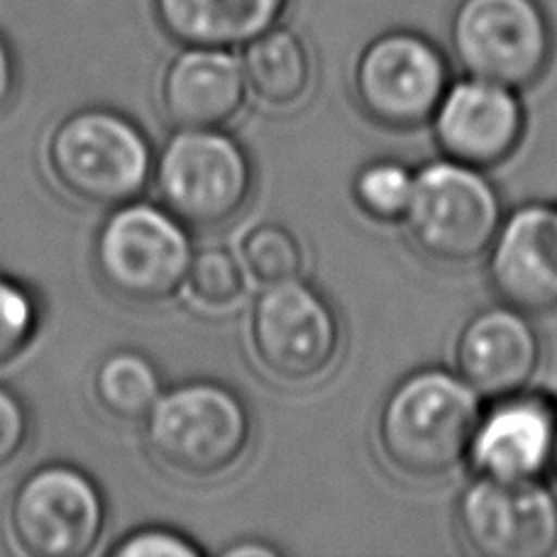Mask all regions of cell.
<instances>
[{"mask_svg":"<svg viewBox=\"0 0 557 557\" xmlns=\"http://www.w3.org/2000/svg\"><path fill=\"white\" fill-rule=\"evenodd\" d=\"M482 396L460 374L421 370L394 386L376 418V445L411 480H437L460 467L482 416Z\"/></svg>","mask_w":557,"mask_h":557,"instance_id":"1","label":"cell"},{"mask_svg":"<svg viewBox=\"0 0 557 557\" xmlns=\"http://www.w3.org/2000/svg\"><path fill=\"white\" fill-rule=\"evenodd\" d=\"M250 406L231 386L191 380L159 396L145 418L152 462L182 482H215L243 462L252 445Z\"/></svg>","mask_w":557,"mask_h":557,"instance_id":"2","label":"cell"},{"mask_svg":"<svg viewBox=\"0 0 557 557\" xmlns=\"http://www.w3.org/2000/svg\"><path fill=\"white\" fill-rule=\"evenodd\" d=\"M45 164L59 191L91 208L135 201L154 174L149 139L111 108H82L59 121L47 135Z\"/></svg>","mask_w":557,"mask_h":557,"instance_id":"3","label":"cell"},{"mask_svg":"<svg viewBox=\"0 0 557 557\" xmlns=\"http://www.w3.org/2000/svg\"><path fill=\"white\" fill-rule=\"evenodd\" d=\"M194 260L186 225L149 203L113 208L94 240V267L121 301L133 306L166 304L184 288Z\"/></svg>","mask_w":557,"mask_h":557,"instance_id":"4","label":"cell"},{"mask_svg":"<svg viewBox=\"0 0 557 557\" xmlns=\"http://www.w3.org/2000/svg\"><path fill=\"white\" fill-rule=\"evenodd\" d=\"M154 186L176 221L198 231L233 223L250 203L255 166L233 135L178 131L154 164Z\"/></svg>","mask_w":557,"mask_h":557,"instance_id":"5","label":"cell"},{"mask_svg":"<svg viewBox=\"0 0 557 557\" xmlns=\"http://www.w3.org/2000/svg\"><path fill=\"white\" fill-rule=\"evenodd\" d=\"M333 304L301 278L264 286L247 318V345L264 376L284 386L321 382L341 355Z\"/></svg>","mask_w":557,"mask_h":557,"instance_id":"6","label":"cell"},{"mask_svg":"<svg viewBox=\"0 0 557 557\" xmlns=\"http://www.w3.org/2000/svg\"><path fill=\"white\" fill-rule=\"evenodd\" d=\"M504 223L499 191L482 169L435 162L416 174L404 225L425 257L467 264L490 252Z\"/></svg>","mask_w":557,"mask_h":557,"instance_id":"7","label":"cell"},{"mask_svg":"<svg viewBox=\"0 0 557 557\" xmlns=\"http://www.w3.org/2000/svg\"><path fill=\"white\" fill-rule=\"evenodd\" d=\"M447 42L467 76L523 91L550 64L553 27L539 0H457Z\"/></svg>","mask_w":557,"mask_h":557,"instance_id":"8","label":"cell"},{"mask_svg":"<svg viewBox=\"0 0 557 557\" xmlns=\"http://www.w3.org/2000/svg\"><path fill=\"white\" fill-rule=\"evenodd\" d=\"M106 499L78 467H37L10 494L5 529L10 543L27 557H84L106 529Z\"/></svg>","mask_w":557,"mask_h":557,"instance_id":"9","label":"cell"},{"mask_svg":"<svg viewBox=\"0 0 557 557\" xmlns=\"http://www.w3.org/2000/svg\"><path fill=\"white\" fill-rule=\"evenodd\" d=\"M352 88L364 115L389 131H416L433 121L450 88V69L433 39L389 29L362 47Z\"/></svg>","mask_w":557,"mask_h":557,"instance_id":"10","label":"cell"},{"mask_svg":"<svg viewBox=\"0 0 557 557\" xmlns=\"http://www.w3.org/2000/svg\"><path fill=\"white\" fill-rule=\"evenodd\" d=\"M457 525L482 557H548L557 550V499L539 480L476 474L457 504Z\"/></svg>","mask_w":557,"mask_h":557,"instance_id":"11","label":"cell"},{"mask_svg":"<svg viewBox=\"0 0 557 557\" xmlns=\"http://www.w3.org/2000/svg\"><path fill=\"white\" fill-rule=\"evenodd\" d=\"M431 123L445 159L486 172L519 149L525 108L513 88L467 76L447 88Z\"/></svg>","mask_w":557,"mask_h":557,"instance_id":"12","label":"cell"},{"mask_svg":"<svg viewBox=\"0 0 557 557\" xmlns=\"http://www.w3.org/2000/svg\"><path fill=\"white\" fill-rule=\"evenodd\" d=\"M557 450V404L548 396L516 392L492 399L474 428L467 460L496 480H541Z\"/></svg>","mask_w":557,"mask_h":557,"instance_id":"13","label":"cell"},{"mask_svg":"<svg viewBox=\"0 0 557 557\" xmlns=\"http://www.w3.org/2000/svg\"><path fill=\"white\" fill-rule=\"evenodd\" d=\"M502 304L535 315L557 311V208L531 203L504 218L486 252Z\"/></svg>","mask_w":557,"mask_h":557,"instance_id":"14","label":"cell"},{"mask_svg":"<svg viewBox=\"0 0 557 557\" xmlns=\"http://www.w3.org/2000/svg\"><path fill=\"white\" fill-rule=\"evenodd\" d=\"M541 357V335L529 313L506 304L472 315L455 343L457 374L490 401L523 392L539 372Z\"/></svg>","mask_w":557,"mask_h":557,"instance_id":"15","label":"cell"},{"mask_svg":"<svg viewBox=\"0 0 557 557\" xmlns=\"http://www.w3.org/2000/svg\"><path fill=\"white\" fill-rule=\"evenodd\" d=\"M247 94L243 62L231 49L184 47L159 78V106L178 131H215L240 113Z\"/></svg>","mask_w":557,"mask_h":557,"instance_id":"16","label":"cell"},{"mask_svg":"<svg viewBox=\"0 0 557 557\" xmlns=\"http://www.w3.org/2000/svg\"><path fill=\"white\" fill-rule=\"evenodd\" d=\"M292 0H152L157 23L182 47L240 49L282 23Z\"/></svg>","mask_w":557,"mask_h":557,"instance_id":"17","label":"cell"},{"mask_svg":"<svg viewBox=\"0 0 557 557\" xmlns=\"http://www.w3.org/2000/svg\"><path fill=\"white\" fill-rule=\"evenodd\" d=\"M243 72L257 101L276 111L301 103L313 82V62L306 42L282 25L245 47Z\"/></svg>","mask_w":557,"mask_h":557,"instance_id":"18","label":"cell"},{"mask_svg":"<svg viewBox=\"0 0 557 557\" xmlns=\"http://www.w3.org/2000/svg\"><path fill=\"white\" fill-rule=\"evenodd\" d=\"M91 394L98 409L121 423L145 421L164 394L162 376L149 357L135 350L106 355L91 376Z\"/></svg>","mask_w":557,"mask_h":557,"instance_id":"19","label":"cell"},{"mask_svg":"<svg viewBox=\"0 0 557 557\" xmlns=\"http://www.w3.org/2000/svg\"><path fill=\"white\" fill-rule=\"evenodd\" d=\"M240 264L255 284L274 286L301 278L306 255L298 237L278 223H260L240 240Z\"/></svg>","mask_w":557,"mask_h":557,"instance_id":"20","label":"cell"},{"mask_svg":"<svg viewBox=\"0 0 557 557\" xmlns=\"http://www.w3.org/2000/svg\"><path fill=\"white\" fill-rule=\"evenodd\" d=\"M184 288L188 301L198 311L213 315L227 313L243 304L247 292V274L231 252L211 247V250L194 252Z\"/></svg>","mask_w":557,"mask_h":557,"instance_id":"21","label":"cell"},{"mask_svg":"<svg viewBox=\"0 0 557 557\" xmlns=\"http://www.w3.org/2000/svg\"><path fill=\"white\" fill-rule=\"evenodd\" d=\"M416 174L399 162H372L357 172L352 196L360 211L372 221L396 223L409 211Z\"/></svg>","mask_w":557,"mask_h":557,"instance_id":"22","label":"cell"},{"mask_svg":"<svg viewBox=\"0 0 557 557\" xmlns=\"http://www.w3.org/2000/svg\"><path fill=\"white\" fill-rule=\"evenodd\" d=\"M39 325V308L33 294L0 272V364L25 350L33 343Z\"/></svg>","mask_w":557,"mask_h":557,"instance_id":"23","label":"cell"},{"mask_svg":"<svg viewBox=\"0 0 557 557\" xmlns=\"http://www.w3.org/2000/svg\"><path fill=\"white\" fill-rule=\"evenodd\" d=\"M201 553L203 550L182 533L157 529V525L125 535L113 548L115 557H201Z\"/></svg>","mask_w":557,"mask_h":557,"instance_id":"24","label":"cell"},{"mask_svg":"<svg viewBox=\"0 0 557 557\" xmlns=\"http://www.w3.org/2000/svg\"><path fill=\"white\" fill-rule=\"evenodd\" d=\"M33 433V418L20 394L0 384V470L25 450Z\"/></svg>","mask_w":557,"mask_h":557,"instance_id":"25","label":"cell"},{"mask_svg":"<svg viewBox=\"0 0 557 557\" xmlns=\"http://www.w3.org/2000/svg\"><path fill=\"white\" fill-rule=\"evenodd\" d=\"M17 88V59L13 47L8 45V39L0 33V113L5 111L13 101Z\"/></svg>","mask_w":557,"mask_h":557,"instance_id":"26","label":"cell"},{"mask_svg":"<svg viewBox=\"0 0 557 557\" xmlns=\"http://www.w3.org/2000/svg\"><path fill=\"white\" fill-rule=\"evenodd\" d=\"M225 555H231V557H240V555L274 557L276 550L272 548V545H264V543H240V545H235V548H227Z\"/></svg>","mask_w":557,"mask_h":557,"instance_id":"27","label":"cell"},{"mask_svg":"<svg viewBox=\"0 0 557 557\" xmlns=\"http://www.w3.org/2000/svg\"><path fill=\"white\" fill-rule=\"evenodd\" d=\"M553 472H555V476H557V450H555V460H553Z\"/></svg>","mask_w":557,"mask_h":557,"instance_id":"28","label":"cell"}]
</instances>
